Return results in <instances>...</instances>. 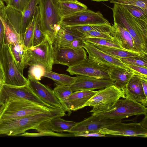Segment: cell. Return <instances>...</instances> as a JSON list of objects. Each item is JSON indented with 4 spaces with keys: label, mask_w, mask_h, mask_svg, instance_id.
Listing matches in <instances>:
<instances>
[{
    "label": "cell",
    "mask_w": 147,
    "mask_h": 147,
    "mask_svg": "<svg viewBox=\"0 0 147 147\" xmlns=\"http://www.w3.org/2000/svg\"><path fill=\"white\" fill-rule=\"evenodd\" d=\"M111 9L114 23L125 28L138 47L147 55V22L134 17L120 5L114 4Z\"/></svg>",
    "instance_id": "1"
},
{
    "label": "cell",
    "mask_w": 147,
    "mask_h": 147,
    "mask_svg": "<svg viewBox=\"0 0 147 147\" xmlns=\"http://www.w3.org/2000/svg\"><path fill=\"white\" fill-rule=\"evenodd\" d=\"M59 0H39L38 3L41 30L53 45L62 19L59 12Z\"/></svg>",
    "instance_id": "2"
},
{
    "label": "cell",
    "mask_w": 147,
    "mask_h": 147,
    "mask_svg": "<svg viewBox=\"0 0 147 147\" xmlns=\"http://www.w3.org/2000/svg\"><path fill=\"white\" fill-rule=\"evenodd\" d=\"M55 108L36 104L22 98H12L9 100L0 113V121L48 112Z\"/></svg>",
    "instance_id": "3"
},
{
    "label": "cell",
    "mask_w": 147,
    "mask_h": 147,
    "mask_svg": "<svg viewBox=\"0 0 147 147\" xmlns=\"http://www.w3.org/2000/svg\"><path fill=\"white\" fill-rule=\"evenodd\" d=\"M125 98L124 92L114 85L97 91L86 103V106L93 107L91 115L109 111L116 101L120 98Z\"/></svg>",
    "instance_id": "4"
},
{
    "label": "cell",
    "mask_w": 147,
    "mask_h": 147,
    "mask_svg": "<svg viewBox=\"0 0 147 147\" xmlns=\"http://www.w3.org/2000/svg\"><path fill=\"white\" fill-rule=\"evenodd\" d=\"M147 108L142 104L127 98L117 100L111 110L95 115L100 117L115 120L135 115H145Z\"/></svg>",
    "instance_id": "5"
},
{
    "label": "cell",
    "mask_w": 147,
    "mask_h": 147,
    "mask_svg": "<svg viewBox=\"0 0 147 147\" xmlns=\"http://www.w3.org/2000/svg\"><path fill=\"white\" fill-rule=\"evenodd\" d=\"M14 98H22L50 108H56L40 99L32 91L28 85L24 86H17L4 84L0 86V113L9 100Z\"/></svg>",
    "instance_id": "6"
},
{
    "label": "cell",
    "mask_w": 147,
    "mask_h": 147,
    "mask_svg": "<svg viewBox=\"0 0 147 147\" xmlns=\"http://www.w3.org/2000/svg\"><path fill=\"white\" fill-rule=\"evenodd\" d=\"M0 59L5 75V84L17 86H24L28 85V79L20 71L15 63L10 46L8 44H5L0 56Z\"/></svg>",
    "instance_id": "7"
},
{
    "label": "cell",
    "mask_w": 147,
    "mask_h": 147,
    "mask_svg": "<svg viewBox=\"0 0 147 147\" xmlns=\"http://www.w3.org/2000/svg\"><path fill=\"white\" fill-rule=\"evenodd\" d=\"M54 52L53 45L46 39L40 44L27 49V65H39L43 67L46 71H52Z\"/></svg>",
    "instance_id": "8"
},
{
    "label": "cell",
    "mask_w": 147,
    "mask_h": 147,
    "mask_svg": "<svg viewBox=\"0 0 147 147\" xmlns=\"http://www.w3.org/2000/svg\"><path fill=\"white\" fill-rule=\"evenodd\" d=\"M117 121L107 127L100 129L99 133L113 136L147 137V129L140 123H124Z\"/></svg>",
    "instance_id": "9"
},
{
    "label": "cell",
    "mask_w": 147,
    "mask_h": 147,
    "mask_svg": "<svg viewBox=\"0 0 147 147\" xmlns=\"http://www.w3.org/2000/svg\"><path fill=\"white\" fill-rule=\"evenodd\" d=\"M99 11L86 9L62 18L61 24L66 26L109 24Z\"/></svg>",
    "instance_id": "10"
},
{
    "label": "cell",
    "mask_w": 147,
    "mask_h": 147,
    "mask_svg": "<svg viewBox=\"0 0 147 147\" xmlns=\"http://www.w3.org/2000/svg\"><path fill=\"white\" fill-rule=\"evenodd\" d=\"M108 69V67L100 65L87 58L77 64L69 67L66 71L71 75H80L110 79Z\"/></svg>",
    "instance_id": "11"
},
{
    "label": "cell",
    "mask_w": 147,
    "mask_h": 147,
    "mask_svg": "<svg viewBox=\"0 0 147 147\" xmlns=\"http://www.w3.org/2000/svg\"><path fill=\"white\" fill-rule=\"evenodd\" d=\"M54 49V64L69 67L77 64L87 58L86 52L83 47H59Z\"/></svg>",
    "instance_id": "12"
},
{
    "label": "cell",
    "mask_w": 147,
    "mask_h": 147,
    "mask_svg": "<svg viewBox=\"0 0 147 147\" xmlns=\"http://www.w3.org/2000/svg\"><path fill=\"white\" fill-rule=\"evenodd\" d=\"M83 48L88 53V58L100 65L108 67H121L132 72L127 65L122 62L120 59L100 51L91 43L85 41Z\"/></svg>",
    "instance_id": "13"
},
{
    "label": "cell",
    "mask_w": 147,
    "mask_h": 147,
    "mask_svg": "<svg viewBox=\"0 0 147 147\" xmlns=\"http://www.w3.org/2000/svg\"><path fill=\"white\" fill-rule=\"evenodd\" d=\"M118 121L105 119L92 115L82 121L77 122L69 132L78 134L86 132H98L100 129Z\"/></svg>",
    "instance_id": "14"
},
{
    "label": "cell",
    "mask_w": 147,
    "mask_h": 147,
    "mask_svg": "<svg viewBox=\"0 0 147 147\" xmlns=\"http://www.w3.org/2000/svg\"><path fill=\"white\" fill-rule=\"evenodd\" d=\"M114 82L110 79L77 75L74 82L69 86L72 92L84 90H94L114 85Z\"/></svg>",
    "instance_id": "15"
},
{
    "label": "cell",
    "mask_w": 147,
    "mask_h": 147,
    "mask_svg": "<svg viewBox=\"0 0 147 147\" xmlns=\"http://www.w3.org/2000/svg\"><path fill=\"white\" fill-rule=\"evenodd\" d=\"M113 26V29L110 34L116 39L123 49L140 55H146L137 46L132 36L125 28L115 23Z\"/></svg>",
    "instance_id": "16"
},
{
    "label": "cell",
    "mask_w": 147,
    "mask_h": 147,
    "mask_svg": "<svg viewBox=\"0 0 147 147\" xmlns=\"http://www.w3.org/2000/svg\"><path fill=\"white\" fill-rule=\"evenodd\" d=\"M28 85L32 91L45 103L54 107L63 109L53 90L40 82L39 80L28 78Z\"/></svg>",
    "instance_id": "17"
},
{
    "label": "cell",
    "mask_w": 147,
    "mask_h": 147,
    "mask_svg": "<svg viewBox=\"0 0 147 147\" xmlns=\"http://www.w3.org/2000/svg\"><path fill=\"white\" fill-rule=\"evenodd\" d=\"M125 98L142 104L146 107L147 97L145 95L140 80L136 75L130 79L124 90Z\"/></svg>",
    "instance_id": "18"
},
{
    "label": "cell",
    "mask_w": 147,
    "mask_h": 147,
    "mask_svg": "<svg viewBox=\"0 0 147 147\" xmlns=\"http://www.w3.org/2000/svg\"><path fill=\"white\" fill-rule=\"evenodd\" d=\"M58 117L47 120L34 129L38 132H69L77 122L65 120Z\"/></svg>",
    "instance_id": "19"
},
{
    "label": "cell",
    "mask_w": 147,
    "mask_h": 147,
    "mask_svg": "<svg viewBox=\"0 0 147 147\" xmlns=\"http://www.w3.org/2000/svg\"><path fill=\"white\" fill-rule=\"evenodd\" d=\"M96 92L94 90H84L72 92L67 100L66 111L70 114L72 111L86 107L88 101Z\"/></svg>",
    "instance_id": "20"
},
{
    "label": "cell",
    "mask_w": 147,
    "mask_h": 147,
    "mask_svg": "<svg viewBox=\"0 0 147 147\" xmlns=\"http://www.w3.org/2000/svg\"><path fill=\"white\" fill-rule=\"evenodd\" d=\"M65 29L71 34L84 39V34L90 31H96L111 33L113 29V26L108 24H91L71 26H64Z\"/></svg>",
    "instance_id": "21"
},
{
    "label": "cell",
    "mask_w": 147,
    "mask_h": 147,
    "mask_svg": "<svg viewBox=\"0 0 147 147\" xmlns=\"http://www.w3.org/2000/svg\"><path fill=\"white\" fill-rule=\"evenodd\" d=\"M108 72L110 79L115 82L114 85L124 92L129 81L135 75L131 71L116 67H108Z\"/></svg>",
    "instance_id": "22"
},
{
    "label": "cell",
    "mask_w": 147,
    "mask_h": 147,
    "mask_svg": "<svg viewBox=\"0 0 147 147\" xmlns=\"http://www.w3.org/2000/svg\"><path fill=\"white\" fill-rule=\"evenodd\" d=\"M9 45L15 63L23 74L24 69L28 66L27 49L21 42Z\"/></svg>",
    "instance_id": "23"
},
{
    "label": "cell",
    "mask_w": 147,
    "mask_h": 147,
    "mask_svg": "<svg viewBox=\"0 0 147 147\" xmlns=\"http://www.w3.org/2000/svg\"><path fill=\"white\" fill-rule=\"evenodd\" d=\"M38 2L39 0H31L22 13L20 34L21 41L26 28L34 19Z\"/></svg>",
    "instance_id": "24"
},
{
    "label": "cell",
    "mask_w": 147,
    "mask_h": 147,
    "mask_svg": "<svg viewBox=\"0 0 147 147\" xmlns=\"http://www.w3.org/2000/svg\"><path fill=\"white\" fill-rule=\"evenodd\" d=\"M59 10L62 18L87 9L84 4L79 2L59 0Z\"/></svg>",
    "instance_id": "25"
},
{
    "label": "cell",
    "mask_w": 147,
    "mask_h": 147,
    "mask_svg": "<svg viewBox=\"0 0 147 147\" xmlns=\"http://www.w3.org/2000/svg\"><path fill=\"white\" fill-rule=\"evenodd\" d=\"M0 19L4 27L5 43L11 45L19 42L22 43L20 36L16 32L11 26L6 16L5 9L0 13Z\"/></svg>",
    "instance_id": "26"
},
{
    "label": "cell",
    "mask_w": 147,
    "mask_h": 147,
    "mask_svg": "<svg viewBox=\"0 0 147 147\" xmlns=\"http://www.w3.org/2000/svg\"><path fill=\"white\" fill-rule=\"evenodd\" d=\"M34 20V24L32 45L33 47L40 44L47 39L45 35L41 28L39 10L38 6L36 7Z\"/></svg>",
    "instance_id": "27"
},
{
    "label": "cell",
    "mask_w": 147,
    "mask_h": 147,
    "mask_svg": "<svg viewBox=\"0 0 147 147\" xmlns=\"http://www.w3.org/2000/svg\"><path fill=\"white\" fill-rule=\"evenodd\" d=\"M82 38L70 33L63 28H60L57 31L53 44L54 48L62 47L65 44L74 40Z\"/></svg>",
    "instance_id": "28"
},
{
    "label": "cell",
    "mask_w": 147,
    "mask_h": 147,
    "mask_svg": "<svg viewBox=\"0 0 147 147\" xmlns=\"http://www.w3.org/2000/svg\"><path fill=\"white\" fill-rule=\"evenodd\" d=\"M93 45L100 51L119 59L123 57L142 55L116 48Z\"/></svg>",
    "instance_id": "29"
},
{
    "label": "cell",
    "mask_w": 147,
    "mask_h": 147,
    "mask_svg": "<svg viewBox=\"0 0 147 147\" xmlns=\"http://www.w3.org/2000/svg\"><path fill=\"white\" fill-rule=\"evenodd\" d=\"M56 97L66 111L67 100L72 92L69 86L59 84L53 90Z\"/></svg>",
    "instance_id": "30"
},
{
    "label": "cell",
    "mask_w": 147,
    "mask_h": 147,
    "mask_svg": "<svg viewBox=\"0 0 147 147\" xmlns=\"http://www.w3.org/2000/svg\"><path fill=\"white\" fill-rule=\"evenodd\" d=\"M43 77L51 79L59 84L68 86L73 84L76 79V77L57 73L52 71H46Z\"/></svg>",
    "instance_id": "31"
},
{
    "label": "cell",
    "mask_w": 147,
    "mask_h": 147,
    "mask_svg": "<svg viewBox=\"0 0 147 147\" xmlns=\"http://www.w3.org/2000/svg\"><path fill=\"white\" fill-rule=\"evenodd\" d=\"M122 62L127 65H133L147 67V55H143L122 58Z\"/></svg>",
    "instance_id": "32"
},
{
    "label": "cell",
    "mask_w": 147,
    "mask_h": 147,
    "mask_svg": "<svg viewBox=\"0 0 147 147\" xmlns=\"http://www.w3.org/2000/svg\"><path fill=\"white\" fill-rule=\"evenodd\" d=\"M84 40L85 41L93 44L115 47L123 49L115 38H114L113 39H110L93 37H87L85 38Z\"/></svg>",
    "instance_id": "33"
},
{
    "label": "cell",
    "mask_w": 147,
    "mask_h": 147,
    "mask_svg": "<svg viewBox=\"0 0 147 147\" xmlns=\"http://www.w3.org/2000/svg\"><path fill=\"white\" fill-rule=\"evenodd\" d=\"M121 5L134 17L147 22V9L134 5Z\"/></svg>",
    "instance_id": "34"
},
{
    "label": "cell",
    "mask_w": 147,
    "mask_h": 147,
    "mask_svg": "<svg viewBox=\"0 0 147 147\" xmlns=\"http://www.w3.org/2000/svg\"><path fill=\"white\" fill-rule=\"evenodd\" d=\"M34 24V18L30 24L26 28L21 39L22 44L27 49L32 46Z\"/></svg>",
    "instance_id": "35"
},
{
    "label": "cell",
    "mask_w": 147,
    "mask_h": 147,
    "mask_svg": "<svg viewBox=\"0 0 147 147\" xmlns=\"http://www.w3.org/2000/svg\"><path fill=\"white\" fill-rule=\"evenodd\" d=\"M29 66L28 71V78L40 80L46 71L45 69L42 66L38 64L32 65Z\"/></svg>",
    "instance_id": "36"
},
{
    "label": "cell",
    "mask_w": 147,
    "mask_h": 147,
    "mask_svg": "<svg viewBox=\"0 0 147 147\" xmlns=\"http://www.w3.org/2000/svg\"><path fill=\"white\" fill-rule=\"evenodd\" d=\"M18 135L25 137H38L43 136H51L61 137H74V134H58L54 132H38L36 133H30L26 131Z\"/></svg>",
    "instance_id": "37"
},
{
    "label": "cell",
    "mask_w": 147,
    "mask_h": 147,
    "mask_svg": "<svg viewBox=\"0 0 147 147\" xmlns=\"http://www.w3.org/2000/svg\"><path fill=\"white\" fill-rule=\"evenodd\" d=\"M111 3L122 5L137 6L147 9V0H109Z\"/></svg>",
    "instance_id": "38"
},
{
    "label": "cell",
    "mask_w": 147,
    "mask_h": 147,
    "mask_svg": "<svg viewBox=\"0 0 147 147\" xmlns=\"http://www.w3.org/2000/svg\"><path fill=\"white\" fill-rule=\"evenodd\" d=\"M31 0H9L7 6L23 12Z\"/></svg>",
    "instance_id": "39"
},
{
    "label": "cell",
    "mask_w": 147,
    "mask_h": 147,
    "mask_svg": "<svg viewBox=\"0 0 147 147\" xmlns=\"http://www.w3.org/2000/svg\"><path fill=\"white\" fill-rule=\"evenodd\" d=\"M84 35L85 38L87 37H93L112 39L114 38L110 33L96 31L87 32L84 34Z\"/></svg>",
    "instance_id": "40"
},
{
    "label": "cell",
    "mask_w": 147,
    "mask_h": 147,
    "mask_svg": "<svg viewBox=\"0 0 147 147\" xmlns=\"http://www.w3.org/2000/svg\"><path fill=\"white\" fill-rule=\"evenodd\" d=\"M127 66L135 75L147 78V67L131 65Z\"/></svg>",
    "instance_id": "41"
},
{
    "label": "cell",
    "mask_w": 147,
    "mask_h": 147,
    "mask_svg": "<svg viewBox=\"0 0 147 147\" xmlns=\"http://www.w3.org/2000/svg\"><path fill=\"white\" fill-rule=\"evenodd\" d=\"M85 41L84 39L83 38L76 39L67 43L62 47L74 48H83L84 45Z\"/></svg>",
    "instance_id": "42"
},
{
    "label": "cell",
    "mask_w": 147,
    "mask_h": 147,
    "mask_svg": "<svg viewBox=\"0 0 147 147\" xmlns=\"http://www.w3.org/2000/svg\"><path fill=\"white\" fill-rule=\"evenodd\" d=\"M5 43L4 27L2 22L0 19V56Z\"/></svg>",
    "instance_id": "43"
},
{
    "label": "cell",
    "mask_w": 147,
    "mask_h": 147,
    "mask_svg": "<svg viewBox=\"0 0 147 147\" xmlns=\"http://www.w3.org/2000/svg\"><path fill=\"white\" fill-rule=\"evenodd\" d=\"M74 137H103L105 136V135L100 134L98 132L90 131L86 132L80 134H74Z\"/></svg>",
    "instance_id": "44"
},
{
    "label": "cell",
    "mask_w": 147,
    "mask_h": 147,
    "mask_svg": "<svg viewBox=\"0 0 147 147\" xmlns=\"http://www.w3.org/2000/svg\"><path fill=\"white\" fill-rule=\"evenodd\" d=\"M5 76L2 63L0 59V86L5 83Z\"/></svg>",
    "instance_id": "45"
},
{
    "label": "cell",
    "mask_w": 147,
    "mask_h": 147,
    "mask_svg": "<svg viewBox=\"0 0 147 147\" xmlns=\"http://www.w3.org/2000/svg\"><path fill=\"white\" fill-rule=\"evenodd\" d=\"M138 76L140 80L144 94L147 97V78Z\"/></svg>",
    "instance_id": "46"
},
{
    "label": "cell",
    "mask_w": 147,
    "mask_h": 147,
    "mask_svg": "<svg viewBox=\"0 0 147 147\" xmlns=\"http://www.w3.org/2000/svg\"><path fill=\"white\" fill-rule=\"evenodd\" d=\"M147 114L145 115L144 118L142 121L140 123L141 125L143 127L147 129Z\"/></svg>",
    "instance_id": "47"
},
{
    "label": "cell",
    "mask_w": 147,
    "mask_h": 147,
    "mask_svg": "<svg viewBox=\"0 0 147 147\" xmlns=\"http://www.w3.org/2000/svg\"><path fill=\"white\" fill-rule=\"evenodd\" d=\"M3 1L2 0H0V11L6 7Z\"/></svg>",
    "instance_id": "48"
},
{
    "label": "cell",
    "mask_w": 147,
    "mask_h": 147,
    "mask_svg": "<svg viewBox=\"0 0 147 147\" xmlns=\"http://www.w3.org/2000/svg\"><path fill=\"white\" fill-rule=\"evenodd\" d=\"M97 2H100L101 1H109V0H91Z\"/></svg>",
    "instance_id": "49"
},
{
    "label": "cell",
    "mask_w": 147,
    "mask_h": 147,
    "mask_svg": "<svg viewBox=\"0 0 147 147\" xmlns=\"http://www.w3.org/2000/svg\"><path fill=\"white\" fill-rule=\"evenodd\" d=\"M65 0L74 1V2H77L78 1L77 0Z\"/></svg>",
    "instance_id": "50"
},
{
    "label": "cell",
    "mask_w": 147,
    "mask_h": 147,
    "mask_svg": "<svg viewBox=\"0 0 147 147\" xmlns=\"http://www.w3.org/2000/svg\"><path fill=\"white\" fill-rule=\"evenodd\" d=\"M3 1L5 2L6 4L8 3L9 0H2Z\"/></svg>",
    "instance_id": "51"
},
{
    "label": "cell",
    "mask_w": 147,
    "mask_h": 147,
    "mask_svg": "<svg viewBox=\"0 0 147 147\" xmlns=\"http://www.w3.org/2000/svg\"></svg>",
    "instance_id": "52"
}]
</instances>
